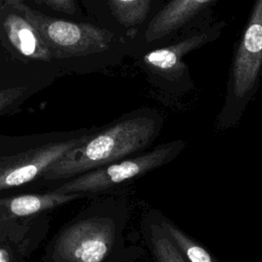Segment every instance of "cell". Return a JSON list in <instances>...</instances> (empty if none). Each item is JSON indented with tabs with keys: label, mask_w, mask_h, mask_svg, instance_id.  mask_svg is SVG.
Returning <instances> with one entry per match:
<instances>
[{
	"label": "cell",
	"mask_w": 262,
	"mask_h": 262,
	"mask_svg": "<svg viewBox=\"0 0 262 262\" xmlns=\"http://www.w3.org/2000/svg\"><path fill=\"white\" fill-rule=\"evenodd\" d=\"M185 146L186 141L183 139L163 142L76 177L47 184L42 188L58 193L77 194L81 199L88 200L114 194L151 171L171 163Z\"/></svg>",
	"instance_id": "52a82bcc"
},
{
	"label": "cell",
	"mask_w": 262,
	"mask_h": 262,
	"mask_svg": "<svg viewBox=\"0 0 262 262\" xmlns=\"http://www.w3.org/2000/svg\"><path fill=\"white\" fill-rule=\"evenodd\" d=\"M160 221L187 262H220L201 243L181 229L161 211Z\"/></svg>",
	"instance_id": "5bb4252c"
},
{
	"label": "cell",
	"mask_w": 262,
	"mask_h": 262,
	"mask_svg": "<svg viewBox=\"0 0 262 262\" xmlns=\"http://www.w3.org/2000/svg\"><path fill=\"white\" fill-rule=\"evenodd\" d=\"M128 202L114 194L91 199L46 243L40 262H127Z\"/></svg>",
	"instance_id": "6da1fadb"
},
{
	"label": "cell",
	"mask_w": 262,
	"mask_h": 262,
	"mask_svg": "<svg viewBox=\"0 0 262 262\" xmlns=\"http://www.w3.org/2000/svg\"><path fill=\"white\" fill-rule=\"evenodd\" d=\"M21 7L66 75H86L131 56V41L89 20L47 14L27 3Z\"/></svg>",
	"instance_id": "3957f363"
},
{
	"label": "cell",
	"mask_w": 262,
	"mask_h": 262,
	"mask_svg": "<svg viewBox=\"0 0 262 262\" xmlns=\"http://www.w3.org/2000/svg\"><path fill=\"white\" fill-rule=\"evenodd\" d=\"M164 0H79L86 19L130 41L157 14Z\"/></svg>",
	"instance_id": "30bf717a"
},
{
	"label": "cell",
	"mask_w": 262,
	"mask_h": 262,
	"mask_svg": "<svg viewBox=\"0 0 262 262\" xmlns=\"http://www.w3.org/2000/svg\"><path fill=\"white\" fill-rule=\"evenodd\" d=\"M62 76L21 4L0 5V89L27 87L40 92Z\"/></svg>",
	"instance_id": "277c9868"
},
{
	"label": "cell",
	"mask_w": 262,
	"mask_h": 262,
	"mask_svg": "<svg viewBox=\"0 0 262 262\" xmlns=\"http://www.w3.org/2000/svg\"><path fill=\"white\" fill-rule=\"evenodd\" d=\"M37 4L49 8L63 17L87 20L79 0H34Z\"/></svg>",
	"instance_id": "2e32d148"
},
{
	"label": "cell",
	"mask_w": 262,
	"mask_h": 262,
	"mask_svg": "<svg viewBox=\"0 0 262 262\" xmlns=\"http://www.w3.org/2000/svg\"><path fill=\"white\" fill-rule=\"evenodd\" d=\"M141 236L155 262H187L160 221V211L149 209L141 218Z\"/></svg>",
	"instance_id": "4fadbf2b"
},
{
	"label": "cell",
	"mask_w": 262,
	"mask_h": 262,
	"mask_svg": "<svg viewBox=\"0 0 262 262\" xmlns=\"http://www.w3.org/2000/svg\"><path fill=\"white\" fill-rule=\"evenodd\" d=\"M82 200L77 194L58 193L39 188L0 194V225L43 214Z\"/></svg>",
	"instance_id": "7c38bea8"
},
{
	"label": "cell",
	"mask_w": 262,
	"mask_h": 262,
	"mask_svg": "<svg viewBox=\"0 0 262 262\" xmlns=\"http://www.w3.org/2000/svg\"><path fill=\"white\" fill-rule=\"evenodd\" d=\"M226 26L225 20L211 19L181 31L173 38L136 54L134 63L158 90L182 96L194 88L184 57L191 51L216 41Z\"/></svg>",
	"instance_id": "8992f818"
},
{
	"label": "cell",
	"mask_w": 262,
	"mask_h": 262,
	"mask_svg": "<svg viewBox=\"0 0 262 262\" xmlns=\"http://www.w3.org/2000/svg\"><path fill=\"white\" fill-rule=\"evenodd\" d=\"M37 90L27 87H13L0 89V118L13 115L35 94Z\"/></svg>",
	"instance_id": "9a60e30c"
},
{
	"label": "cell",
	"mask_w": 262,
	"mask_h": 262,
	"mask_svg": "<svg viewBox=\"0 0 262 262\" xmlns=\"http://www.w3.org/2000/svg\"><path fill=\"white\" fill-rule=\"evenodd\" d=\"M49 226V214L0 225V262H30L45 241Z\"/></svg>",
	"instance_id": "8fae6325"
},
{
	"label": "cell",
	"mask_w": 262,
	"mask_h": 262,
	"mask_svg": "<svg viewBox=\"0 0 262 262\" xmlns=\"http://www.w3.org/2000/svg\"><path fill=\"white\" fill-rule=\"evenodd\" d=\"M262 76V0H254L232 55L224 102L216 120L219 130L234 127L255 97Z\"/></svg>",
	"instance_id": "ba28073f"
},
{
	"label": "cell",
	"mask_w": 262,
	"mask_h": 262,
	"mask_svg": "<svg viewBox=\"0 0 262 262\" xmlns=\"http://www.w3.org/2000/svg\"><path fill=\"white\" fill-rule=\"evenodd\" d=\"M221 0H164L143 31L131 41V56L159 45L181 31L214 19L212 8Z\"/></svg>",
	"instance_id": "9c48e42d"
},
{
	"label": "cell",
	"mask_w": 262,
	"mask_h": 262,
	"mask_svg": "<svg viewBox=\"0 0 262 262\" xmlns=\"http://www.w3.org/2000/svg\"><path fill=\"white\" fill-rule=\"evenodd\" d=\"M164 126L162 114L141 106L95 129L43 173L39 188L76 177L126 157L148 149Z\"/></svg>",
	"instance_id": "7a4b0ae2"
},
{
	"label": "cell",
	"mask_w": 262,
	"mask_h": 262,
	"mask_svg": "<svg viewBox=\"0 0 262 262\" xmlns=\"http://www.w3.org/2000/svg\"><path fill=\"white\" fill-rule=\"evenodd\" d=\"M26 0H0V5L2 4H23Z\"/></svg>",
	"instance_id": "e0dca14e"
},
{
	"label": "cell",
	"mask_w": 262,
	"mask_h": 262,
	"mask_svg": "<svg viewBox=\"0 0 262 262\" xmlns=\"http://www.w3.org/2000/svg\"><path fill=\"white\" fill-rule=\"evenodd\" d=\"M94 129L95 126L25 135L0 133V194L39 189L45 170Z\"/></svg>",
	"instance_id": "5b68a950"
}]
</instances>
